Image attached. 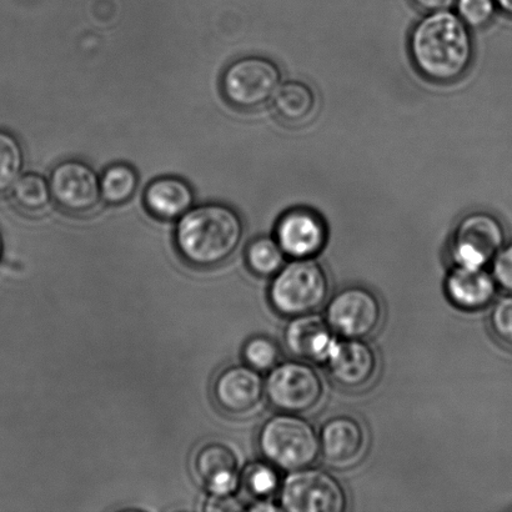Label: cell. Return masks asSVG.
Masks as SVG:
<instances>
[{"label": "cell", "instance_id": "6da1fadb", "mask_svg": "<svg viewBox=\"0 0 512 512\" xmlns=\"http://www.w3.org/2000/svg\"><path fill=\"white\" fill-rule=\"evenodd\" d=\"M409 54L421 77L434 84H453L473 65V33L451 9L425 13L411 30Z\"/></svg>", "mask_w": 512, "mask_h": 512}, {"label": "cell", "instance_id": "7a4b0ae2", "mask_svg": "<svg viewBox=\"0 0 512 512\" xmlns=\"http://www.w3.org/2000/svg\"><path fill=\"white\" fill-rule=\"evenodd\" d=\"M244 237L243 219L222 203H207L178 219L175 245L182 258L197 268H214L237 252Z\"/></svg>", "mask_w": 512, "mask_h": 512}, {"label": "cell", "instance_id": "3957f363", "mask_svg": "<svg viewBox=\"0 0 512 512\" xmlns=\"http://www.w3.org/2000/svg\"><path fill=\"white\" fill-rule=\"evenodd\" d=\"M258 441L264 459L288 473L308 468L320 455L319 434L314 425L299 414L271 416L261 426Z\"/></svg>", "mask_w": 512, "mask_h": 512}, {"label": "cell", "instance_id": "277c9868", "mask_svg": "<svg viewBox=\"0 0 512 512\" xmlns=\"http://www.w3.org/2000/svg\"><path fill=\"white\" fill-rule=\"evenodd\" d=\"M330 294V280L324 266L314 259H294L274 275L269 289L271 306L290 316L316 313Z\"/></svg>", "mask_w": 512, "mask_h": 512}, {"label": "cell", "instance_id": "5b68a950", "mask_svg": "<svg viewBox=\"0 0 512 512\" xmlns=\"http://www.w3.org/2000/svg\"><path fill=\"white\" fill-rule=\"evenodd\" d=\"M279 65L260 55H249L229 64L222 77L224 98L239 110L264 107L273 100L281 85Z\"/></svg>", "mask_w": 512, "mask_h": 512}, {"label": "cell", "instance_id": "8992f818", "mask_svg": "<svg viewBox=\"0 0 512 512\" xmlns=\"http://www.w3.org/2000/svg\"><path fill=\"white\" fill-rule=\"evenodd\" d=\"M265 395L280 413L301 415L320 404L324 384L313 365L301 360L284 361L269 371Z\"/></svg>", "mask_w": 512, "mask_h": 512}, {"label": "cell", "instance_id": "52a82bcc", "mask_svg": "<svg viewBox=\"0 0 512 512\" xmlns=\"http://www.w3.org/2000/svg\"><path fill=\"white\" fill-rule=\"evenodd\" d=\"M348 496L343 484L328 471L304 468L290 471L280 486V508L289 512H343Z\"/></svg>", "mask_w": 512, "mask_h": 512}, {"label": "cell", "instance_id": "ba28073f", "mask_svg": "<svg viewBox=\"0 0 512 512\" xmlns=\"http://www.w3.org/2000/svg\"><path fill=\"white\" fill-rule=\"evenodd\" d=\"M503 223L495 215L476 210L460 220L451 238L450 254L455 265L486 268L505 247Z\"/></svg>", "mask_w": 512, "mask_h": 512}, {"label": "cell", "instance_id": "9c48e42d", "mask_svg": "<svg viewBox=\"0 0 512 512\" xmlns=\"http://www.w3.org/2000/svg\"><path fill=\"white\" fill-rule=\"evenodd\" d=\"M383 304L374 291L350 286L331 298L325 319L344 339H366L383 323Z\"/></svg>", "mask_w": 512, "mask_h": 512}, {"label": "cell", "instance_id": "30bf717a", "mask_svg": "<svg viewBox=\"0 0 512 512\" xmlns=\"http://www.w3.org/2000/svg\"><path fill=\"white\" fill-rule=\"evenodd\" d=\"M48 182L54 202L67 213H92L102 200L100 178L82 160L70 159L59 163L50 173Z\"/></svg>", "mask_w": 512, "mask_h": 512}, {"label": "cell", "instance_id": "8fae6325", "mask_svg": "<svg viewBox=\"0 0 512 512\" xmlns=\"http://www.w3.org/2000/svg\"><path fill=\"white\" fill-rule=\"evenodd\" d=\"M275 239L285 255L293 259H314L328 242V227L315 210L299 207L281 215Z\"/></svg>", "mask_w": 512, "mask_h": 512}, {"label": "cell", "instance_id": "7c38bea8", "mask_svg": "<svg viewBox=\"0 0 512 512\" xmlns=\"http://www.w3.org/2000/svg\"><path fill=\"white\" fill-rule=\"evenodd\" d=\"M325 365L334 383L348 390L365 388L379 368L378 355L365 339L336 341Z\"/></svg>", "mask_w": 512, "mask_h": 512}, {"label": "cell", "instance_id": "4fadbf2b", "mask_svg": "<svg viewBox=\"0 0 512 512\" xmlns=\"http://www.w3.org/2000/svg\"><path fill=\"white\" fill-rule=\"evenodd\" d=\"M265 396V381L260 371L249 365L224 369L214 383V398L230 415H247L259 408Z\"/></svg>", "mask_w": 512, "mask_h": 512}, {"label": "cell", "instance_id": "5bb4252c", "mask_svg": "<svg viewBox=\"0 0 512 512\" xmlns=\"http://www.w3.org/2000/svg\"><path fill=\"white\" fill-rule=\"evenodd\" d=\"M320 454L336 468H348L363 458L368 446L364 425L353 416H334L319 433Z\"/></svg>", "mask_w": 512, "mask_h": 512}, {"label": "cell", "instance_id": "9a60e30c", "mask_svg": "<svg viewBox=\"0 0 512 512\" xmlns=\"http://www.w3.org/2000/svg\"><path fill=\"white\" fill-rule=\"evenodd\" d=\"M338 339L323 316L315 313L294 316L286 325L284 343L301 360L326 363Z\"/></svg>", "mask_w": 512, "mask_h": 512}, {"label": "cell", "instance_id": "2e32d148", "mask_svg": "<svg viewBox=\"0 0 512 512\" xmlns=\"http://www.w3.org/2000/svg\"><path fill=\"white\" fill-rule=\"evenodd\" d=\"M194 466L210 495L230 496L238 489V459L227 445L210 443L202 446L195 455Z\"/></svg>", "mask_w": 512, "mask_h": 512}, {"label": "cell", "instance_id": "e0dca14e", "mask_svg": "<svg viewBox=\"0 0 512 512\" xmlns=\"http://www.w3.org/2000/svg\"><path fill=\"white\" fill-rule=\"evenodd\" d=\"M498 288L493 273L486 268L463 265L454 266L445 284L451 303L466 311L485 309L493 303Z\"/></svg>", "mask_w": 512, "mask_h": 512}, {"label": "cell", "instance_id": "ac0fdd59", "mask_svg": "<svg viewBox=\"0 0 512 512\" xmlns=\"http://www.w3.org/2000/svg\"><path fill=\"white\" fill-rule=\"evenodd\" d=\"M194 190L188 182L178 177H162L153 180L145 189L144 204L153 217L162 220H178L193 208Z\"/></svg>", "mask_w": 512, "mask_h": 512}, {"label": "cell", "instance_id": "d6986e66", "mask_svg": "<svg viewBox=\"0 0 512 512\" xmlns=\"http://www.w3.org/2000/svg\"><path fill=\"white\" fill-rule=\"evenodd\" d=\"M271 103L280 122L293 127L308 123L316 109L314 90L299 80L281 83Z\"/></svg>", "mask_w": 512, "mask_h": 512}, {"label": "cell", "instance_id": "ffe728a7", "mask_svg": "<svg viewBox=\"0 0 512 512\" xmlns=\"http://www.w3.org/2000/svg\"><path fill=\"white\" fill-rule=\"evenodd\" d=\"M10 197L15 208L29 215L45 212L53 199L48 180L37 173L20 175L10 190Z\"/></svg>", "mask_w": 512, "mask_h": 512}, {"label": "cell", "instance_id": "44dd1931", "mask_svg": "<svg viewBox=\"0 0 512 512\" xmlns=\"http://www.w3.org/2000/svg\"><path fill=\"white\" fill-rule=\"evenodd\" d=\"M138 183V173L132 165L125 163L110 165L100 175L102 199L110 205L125 204L134 197Z\"/></svg>", "mask_w": 512, "mask_h": 512}, {"label": "cell", "instance_id": "7402d4cb", "mask_svg": "<svg viewBox=\"0 0 512 512\" xmlns=\"http://www.w3.org/2000/svg\"><path fill=\"white\" fill-rule=\"evenodd\" d=\"M285 256L278 240L271 237L254 239L245 252L248 268L259 276H274L278 273L284 266Z\"/></svg>", "mask_w": 512, "mask_h": 512}, {"label": "cell", "instance_id": "603a6c76", "mask_svg": "<svg viewBox=\"0 0 512 512\" xmlns=\"http://www.w3.org/2000/svg\"><path fill=\"white\" fill-rule=\"evenodd\" d=\"M24 150L19 139L0 129V194L8 193L22 175Z\"/></svg>", "mask_w": 512, "mask_h": 512}, {"label": "cell", "instance_id": "cb8c5ba5", "mask_svg": "<svg viewBox=\"0 0 512 512\" xmlns=\"http://www.w3.org/2000/svg\"><path fill=\"white\" fill-rule=\"evenodd\" d=\"M243 483L256 500H268L281 486L278 469L268 461L248 466L244 471Z\"/></svg>", "mask_w": 512, "mask_h": 512}, {"label": "cell", "instance_id": "d4e9b609", "mask_svg": "<svg viewBox=\"0 0 512 512\" xmlns=\"http://www.w3.org/2000/svg\"><path fill=\"white\" fill-rule=\"evenodd\" d=\"M243 358L250 368L263 373L279 364L280 349L274 340L266 336H254L244 345Z\"/></svg>", "mask_w": 512, "mask_h": 512}, {"label": "cell", "instance_id": "484cf974", "mask_svg": "<svg viewBox=\"0 0 512 512\" xmlns=\"http://www.w3.org/2000/svg\"><path fill=\"white\" fill-rule=\"evenodd\" d=\"M455 8L471 30L488 27L499 10L495 0H456Z\"/></svg>", "mask_w": 512, "mask_h": 512}, {"label": "cell", "instance_id": "4316f807", "mask_svg": "<svg viewBox=\"0 0 512 512\" xmlns=\"http://www.w3.org/2000/svg\"><path fill=\"white\" fill-rule=\"evenodd\" d=\"M490 328L501 344L512 349V295L503 296L493 305Z\"/></svg>", "mask_w": 512, "mask_h": 512}, {"label": "cell", "instance_id": "83f0119b", "mask_svg": "<svg viewBox=\"0 0 512 512\" xmlns=\"http://www.w3.org/2000/svg\"><path fill=\"white\" fill-rule=\"evenodd\" d=\"M491 264L496 284L512 295V243L505 245Z\"/></svg>", "mask_w": 512, "mask_h": 512}, {"label": "cell", "instance_id": "f1b7e54d", "mask_svg": "<svg viewBox=\"0 0 512 512\" xmlns=\"http://www.w3.org/2000/svg\"><path fill=\"white\" fill-rule=\"evenodd\" d=\"M205 510H208V511H234V510H242V506H240L238 504V501L233 498V495H230V496L210 495V499L208 500L207 506H205Z\"/></svg>", "mask_w": 512, "mask_h": 512}, {"label": "cell", "instance_id": "f546056e", "mask_svg": "<svg viewBox=\"0 0 512 512\" xmlns=\"http://www.w3.org/2000/svg\"><path fill=\"white\" fill-rule=\"evenodd\" d=\"M424 13L440 12L455 7L456 0H411Z\"/></svg>", "mask_w": 512, "mask_h": 512}, {"label": "cell", "instance_id": "4dcf8cb0", "mask_svg": "<svg viewBox=\"0 0 512 512\" xmlns=\"http://www.w3.org/2000/svg\"><path fill=\"white\" fill-rule=\"evenodd\" d=\"M250 510L253 511H276L281 510L280 506H275L269 503L268 500H258L253 506H250Z\"/></svg>", "mask_w": 512, "mask_h": 512}, {"label": "cell", "instance_id": "1f68e13d", "mask_svg": "<svg viewBox=\"0 0 512 512\" xmlns=\"http://www.w3.org/2000/svg\"><path fill=\"white\" fill-rule=\"evenodd\" d=\"M495 3L498 5L500 12L512 18V0H495Z\"/></svg>", "mask_w": 512, "mask_h": 512}, {"label": "cell", "instance_id": "d6a6232c", "mask_svg": "<svg viewBox=\"0 0 512 512\" xmlns=\"http://www.w3.org/2000/svg\"><path fill=\"white\" fill-rule=\"evenodd\" d=\"M3 250H4L3 237H2V233H0V260H2Z\"/></svg>", "mask_w": 512, "mask_h": 512}]
</instances>
